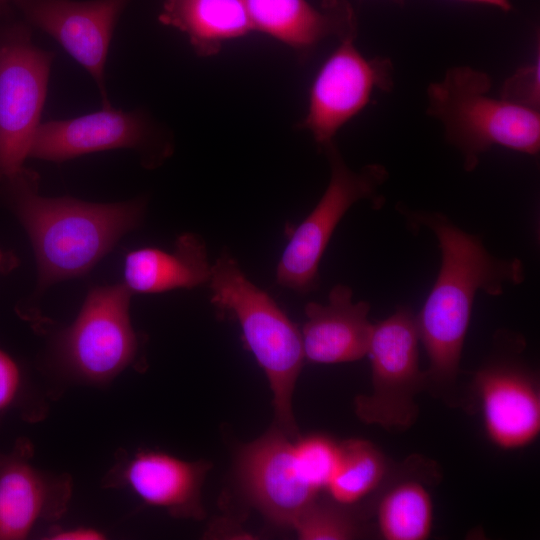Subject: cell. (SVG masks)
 <instances>
[{"label": "cell", "mask_w": 540, "mask_h": 540, "mask_svg": "<svg viewBox=\"0 0 540 540\" xmlns=\"http://www.w3.org/2000/svg\"><path fill=\"white\" fill-rule=\"evenodd\" d=\"M131 294L124 284L89 292L59 339L61 363L70 377L102 385L134 364L139 339L129 316Z\"/></svg>", "instance_id": "8"}, {"label": "cell", "mask_w": 540, "mask_h": 540, "mask_svg": "<svg viewBox=\"0 0 540 540\" xmlns=\"http://www.w3.org/2000/svg\"><path fill=\"white\" fill-rule=\"evenodd\" d=\"M297 468L304 481L317 492L326 489L337 467L340 444L322 435L294 440Z\"/></svg>", "instance_id": "23"}, {"label": "cell", "mask_w": 540, "mask_h": 540, "mask_svg": "<svg viewBox=\"0 0 540 540\" xmlns=\"http://www.w3.org/2000/svg\"><path fill=\"white\" fill-rule=\"evenodd\" d=\"M3 189L34 248L40 286L86 273L143 215L139 201L96 204L42 197L36 174L26 168Z\"/></svg>", "instance_id": "2"}, {"label": "cell", "mask_w": 540, "mask_h": 540, "mask_svg": "<svg viewBox=\"0 0 540 540\" xmlns=\"http://www.w3.org/2000/svg\"><path fill=\"white\" fill-rule=\"evenodd\" d=\"M48 538L53 540H100L104 539L105 535L95 528L77 527L56 530L51 532Z\"/></svg>", "instance_id": "26"}, {"label": "cell", "mask_w": 540, "mask_h": 540, "mask_svg": "<svg viewBox=\"0 0 540 540\" xmlns=\"http://www.w3.org/2000/svg\"><path fill=\"white\" fill-rule=\"evenodd\" d=\"M208 468L205 462H188L159 451L131 455L119 450L102 486L128 488L147 505L165 508L175 517L200 518V491Z\"/></svg>", "instance_id": "14"}, {"label": "cell", "mask_w": 540, "mask_h": 540, "mask_svg": "<svg viewBox=\"0 0 540 540\" xmlns=\"http://www.w3.org/2000/svg\"><path fill=\"white\" fill-rule=\"evenodd\" d=\"M159 20L184 32L202 56L253 30L243 0H165Z\"/></svg>", "instance_id": "19"}, {"label": "cell", "mask_w": 540, "mask_h": 540, "mask_svg": "<svg viewBox=\"0 0 540 540\" xmlns=\"http://www.w3.org/2000/svg\"><path fill=\"white\" fill-rule=\"evenodd\" d=\"M474 391L489 440L504 450L531 444L540 433L536 379L510 356L494 357L478 370Z\"/></svg>", "instance_id": "13"}, {"label": "cell", "mask_w": 540, "mask_h": 540, "mask_svg": "<svg viewBox=\"0 0 540 540\" xmlns=\"http://www.w3.org/2000/svg\"><path fill=\"white\" fill-rule=\"evenodd\" d=\"M22 391L23 377L18 363L0 348V416L19 402Z\"/></svg>", "instance_id": "25"}, {"label": "cell", "mask_w": 540, "mask_h": 540, "mask_svg": "<svg viewBox=\"0 0 540 540\" xmlns=\"http://www.w3.org/2000/svg\"><path fill=\"white\" fill-rule=\"evenodd\" d=\"M388 469L384 454L370 441L349 439L340 444V456L326 490L332 500L351 505L383 481Z\"/></svg>", "instance_id": "21"}, {"label": "cell", "mask_w": 540, "mask_h": 540, "mask_svg": "<svg viewBox=\"0 0 540 540\" xmlns=\"http://www.w3.org/2000/svg\"><path fill=\"white\" fill-rule=\"evenodd\" d=\"M252 28L297 49H308L323 38L356 33L348 4L330 0L320 11L306 0H243Z\"/></svg>", "instance_id": "17"}, {"label": "cell", "mask_w": 540, "mask_h": 540, "mask_svg": "<svg viewBox=\"0 0 540 540\" xmlns=\"http://www.w3.org/2000/svg\"><path fill=\"white\" fill-rule=\"evenodd\" d=\"M129 0H14L28 23L44 31L96 82L110 108L104 70L116 22Z\"/></svg>", "instance_id": "11"}, {"label": "cell", "mask_w": 540, "mask_h": 540, "mask_svg": "<svg viewBox=\"0 0 540 540\" xmlns=\"http://www.w3.org/2000/svg\"><path fill=\"white\" fill-rule=\"evenodd\" d=\"M539 59L524 66L503 85L501 98L516 105L538 110L540 102Z\"/></svg>", "instance_id": "24"}, {"label": "cell", "mask_w": 540, "mask_h": 540, "mask_svg": "<svg viewBox=\"0 0 540 540\" xmlns=\"http://www.w3.org/2000/svg\"><path fill=\"white\" fill-rule=\"evenodd\" d=\"M491 85L486 73L462 66L449 69L427 90V112L443 124L466 171H473L495 145L529 155L539 152L538 110L492 97Z\"/></svg>", "instance_id": "4"}, {"label": "cell", "mask_w": 540, "mask_h": 540, "mask_svg": "<svg viewBox=\"0 0 540 540\" xmlns=\"http://www.w3.org/2000/svg\"><path fill=\"white\" fill-rule=\"evenodd\" d=\"M294 440L276 427L240 449L236 461L249 502L270 521L289 527L319 494L299 473Z\"/></svg>", "instance_id": "10"}, {"label": "cell", "mask_w": 540, "mask_h": 540, "mask_svg": "<svg viewBox=\"0 0 540 540\" xmlns=\"http://www.w3.org/2000/svg\"><path fill=\"white\" fill-rule=\"evenodd\" d=\"M410 225L425 226L435 235L441 252L437 279L418 315L420 342L429 366L426 387L440 392L456 384L475 296L482 291L500 296L504 286L525 279L522 261L491 254L480 236L458 227L448 216L434 211L402 210Z\"/></svg>", "instance_id": "1"}, {"label": "cell", "mask_w": 540, "mask_h": 540, "mask_svg": "<svg viewBox=\"0 0 540 540\" xmlns=\"http://www.w3.org/2000/svg\"><path fill=\"white\" fill-rule=\"evenodd\" d=\"M416 315L400 306L373 324L367 356L371 363L372 391L354 401L358 418L390 432L409 429L418 416L416 396L426 388L419 366Z\"/></svg>", "instance_id": "5"}, {"label": "cell", "mask_w": 540, "mask_h": 540, "mask_svg": "<svg viewBox=\"0 0 540 540\" xmlns=\"http://www.w3.org/2000/svg\"><path fill=\"white\" fill-rule=\"evenodd\" d=\"M301 338L305 360L318 364L353 362L367 354L373 324L370 304L353 301L345 284L332 287L327 304L309 302Z\"/></svg>", "instance_id": "16"}, {"label": "cell", "mask_w": 540, "mask_h": 540, "mask_svg": "<svg viewBox=\"0 0 540 540\" xmlns=\"http://www.w3.org/2000/svg\"><path fill=\"white\" fill-rule=\"evenodd\" d=\"M464 1H471V2H477V3H483L492 5L495 7H498L502 10L508 11L511 9V4L509 0H464Z\"/></svg>", "instance_id": "27"}, {"label": "cell", "mask_w": 540, "mask_h": 540, "mask_svg": "<svg viewBox=\"0 0 540 540\" xmlns=\"http://www.w3.org/2000/svg\"><path fill=\"white\" fill-rule=\"evenodd\" d=\"M209 286L216 312L237 320L247 348L268 379L277 427L296 439L292 400L305 361L300 330L267 292L246 277L227 250L212 264Z\"/></svg>", "instance_id": "3"}, {"label": "cell", "mask_w": 540, "mask_h": 540, "mask_svg": "<svg viewBox=\"0 0 540 540\" xmlns=\"http://www.w3.org/2000/svg\"><path fill=\"white\" fill-rule=\"evenodd\" d=\"M154 141L153 125L142 112L102 108L72 119L40 123L29 157L61 162L98 151L145 150Z\"/></svg>", "instance_id": "15"}, {"label": "cell", "mask_w": 540, "mask_h": 540, "mask_svg": "<svg viewBox=\"0 0 540 540\" xmlns=\"http://www.w3.org/2000/svg\"><path fill=\"white\" fill-rule=\"evenodd\" d=\"M9 0H0V6L5 5Z\"/></svg>", "instance_id": "29"}, {"label": "cell", "mask_w": 540, "mask_h": 540, "mask_svg": "<svg viewBox=\"0 0 540 540\" xmlns=\"http://www.w3.org/2000/svg\"><path fill=\"white\" fill-rule=\"evenodd\" d=\"M33 454L27 438L0 452V540L25 539L38 522L58 520L67 511L71 477L38 469Z\"/></svg>", "instance_id": "12"}, {"label": "cell", "mask_w": 540, "mask_h": 540, "mask_svg": "<svg viewBox=\"0 0 540 540\" xmlns=\"http://www.w3.org/2000/svg\"><path fill=\"white\" fill-rule=\"evenodd\" d=\"M14 261L9 256V254L5 253L0 249V270H8L12 267Z\"/></svg>", "instance_id": "28"}, {"label": "cell", "mask_w": 540, "mask_h": 540, "mask_svg": "<svg viewBox=\"0 0 540 540\" xmlns=\"http://www.w3.org/2000/svg\"><path fill=\"white\" fill-rule=\"evenodd\" d=\"M292 528L302 540H349L360 534L356 520L345 505L318 498L298 516Z\"/></svg>", "instance_id": "22"}, {"label": "cell", "mask_w": 540, "mask_h": 540, "mask_svg": "<svg viewBox=\"0 0 540 540\" xmlns=\"http://www.w3.org/2000/svg\"><path fill=\"white\" fill-rule=\"evenodd\" d=\"M212 264L204 240L195 233L180 235L172 252L145 247L129 252L124 285L131 292L160 293L209 284Z\"/></svg>", "instance_id": "18"}, {"label": "cell", "mask_w": 540, "mask_h": 540, "mask_svg": "<svg viewBox=\"0 0 540 540\" xmlns=\"http://www.w3.org/2000/svg\"><path fill=\"white\" fill-rule=\"evenodd\" d=\"M330 165V180L319 202L293 231L277 265L276 281L283 288L306 295L318 289L319 264L338 223L355 203L370 200L383 205L379 188L388 178L383 165L348 167L333 142L323 147Z\"/></svg>", "instance_id": "6"}, {"label": "cell", "mask_w": 540, "mask_h": 540, "mask_svg": "<svg viewBox=\"0 0 540 540\" xmlns=\"http://www.w3.org/2000/svg\"><path fill=\"white\" fill-rule=\"evenodd\" d=\"M356 33L340 43L319 70L310 91L303 127L322 147L357 115L376 89L392 86V65L384 58H365L354 44Z\"/></svg>", "instance_id": "9"}, {"label": "cell", "mask_w": 540, "mask_h": 540, "mask_svg": "<svg viewBox=\"0 0 540 540\" xmlns=\"http://www.w3.org/2000/svg\"><path fill=\"white\" fill-rule=\"evenodd\" d=\"M376 514L379 533L386 540H425L432 530V499L416 480H403L387 490Z\"/></svg>", "instance_id": "20"}, {"label": "cell", "mask_w": 540, "mask_h": 540, "mask_svg": "<svg viewBox=\"0 0 540 540\" xmlns=\"http://www.w3.org/2000/svg\"><path fill=\"white\" fill-rule=\"evenodd\" d=\"M53 56L32 43L28 26L0 27V189L29 157Z\"/></svg>", "instance_id": "7"}]
</instances>
